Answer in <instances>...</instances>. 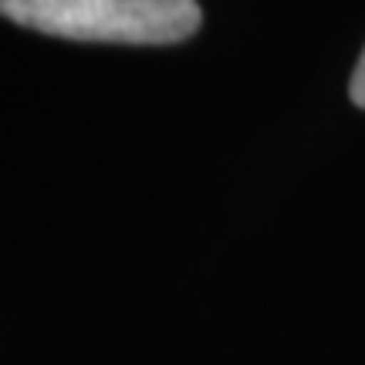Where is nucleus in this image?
<instances>
[{
    "instance_id": "nucleus-1",
    "label": "nucleus",
    "mask_w": 365,
    "mask_h": 365,
    "mask_svg": "<svg viewBox=\"0 0 365 365\" xmlns=\"http://www.w3.org/2000/svg\"><path fill=\"white\" fill-rule=\"evenodd\" d=\"M0 14L51 38L102 44H180L203 21L196 0H0Z\"/></svg>"
},
{
    "instance_id": "nucleus-2",
    "label": "nucleus",
    "mask_w": 365,
    "mask_h": 365,
    "mask_svg": "<svg viewBox=\"0 0 365 365\" xmlns=\"http://www.w3.org/2000/svg\"><path fill=\"white\" fill-rule=\"evenodd\" d=\"M349 95H352V102L359 105V108H365V51H362V58H359V65H355V71H352Z\"/></svg>"
}]
</instances>
